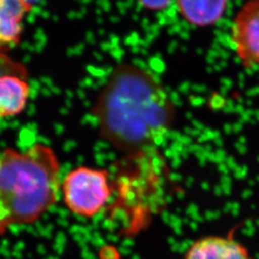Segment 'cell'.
<instances>
[{
  "instance_id": "cell-10",
  "label": "cell",
  "mask_w": 259,
  "mask_h": 259,
  "mask_svg": "<svg viewBox=\"0 0 259 259\" xmlns=\"http://www.w3.org/2000/svg\"><path fill=\"white\" fill-rule=\"evenodd\" d=\"M139 4L143 9L159 12L168 8V6L172 4V2L171 1H139Z\"/></svg>"
},
{
  "instance_id": "cell-7",
  "label": "cell",
  "mask_w": 259,
  "mask_h": 259,
  "mask_svg": "<svg viewBox=\"0 0 259 259\" xmlns=\"http://www.w3.org/2000/svg\"><path fill=\"white\" fill-rule=\"evenodd\" d=\"M26 78L17 75L0 76V118L16 116L24 111L30 97Z\"/></svg>"
},
{
  "instance_id": "cell-8",
  "label": "cell",
  "mask_w": 259,
  "mask_h": 259,
  "mask_svg": "<svg viewBox=\"0 0 259 259\" xmlns=\"http://www.w3.org/2000/svg\"><path fill=\"white\" fill-rule=\"evenodd\" d=\"M177 9L187 23L196 27L212 26L223 19L229 2L221 1H177Z\"/></svg>"
},
{
  "instance_id": "cell-1",
  "label": "cell",
  "mask_w": 259,
  "mask_h": 259,
  "mask_svg": "<svg viewBox=\"0 0 259 259\" xmlns=\"http://www.w3.org/2000/svg\"><path fill=\"white\" fill-rule=\"evenodd\" d=\"M99 134L126 154L155 149L176 121V105L153 72L121 63L97 93L92 109Z\"/></svg>"
},
{
  "instance_id": "cell-3",
  "label": "cell",
  "mask_w": 259,
  "mask_h": 259,
  "mask_svg": "<svg viewBox=\"0 0 259 259\" xmlns=\"http://www.w3.org/2000/svg\"><path fill=\"white\" fill-rule=\"evenodd\" d=\"M113 192L111 175L105 169L76 167L62 181L64 204L70 212L83 219H93L102 212Z\"/></svg>"
},
{
  "instance_id": "cell-2",
  "label": "cell",
  "mask_w": 259,
  "mask_h": 259,
  "mask_svg": "<svg viewBox=\"0 0 259 259\" xmlns=\"http://www.w3.org/2000/svg\"><path fill=\"white\" fill-rule=\"evenodd\" d=\"M61 164L42 143L26 151L0 152V235L12 227L37 222L61 195Z\"/></svg>"
},
{
  "instance_id": "cell-9",
  "label": "cell",
  "mask_w": 259,
  "mask_h": 259,
  "mask_svg": "<svg viewBox=\"0 0 259 259\" xmlns=\"http://www.w3.org/2000/svg\"><path fill=\"white\" fill-rule=\"evenodd\" d=\"M7 74L27 78V68L18 61L12 59L6 52L0 50V76Z\"/></svg>"
},
{
  "instance_id": "cell-4",
  "label": "cell",
  "mask_w": 259,
  "mask_h": 259,
  "mask_svg": "<svg viewBox=\"0 0 259 259\" xmlns=\"http://www.w3.org/2000/svg\"><path fill=\"white\" fill-rule=\"evenodd\" d=\"M231 42L241 65L259 69V0L246 2L237 11L231 28Z\"/></svg>"
},
{
  "instance_id": "cell-5",
  "label": "cell",
  "mask_w": 259,
  "mask_h": 259,
  "mask_svg": "<svg viewBox=\"0 0 259 259\" xmlns=\"http://www.w3.org/2000/svg\"><path fill=\"white\" fill-rule=\"evenodd\" d=\"M184 259H255L250 250L230 235H206L195 240Z\"/></svg>"
},
{
  "instance_id": "cell-6",
  "label": "cell",
  "mask_w": 259,
  "mask_h": 259,
  "mask_svg": "<svg viewBox=\"0 0 259 259\" xmlns=\"http://www.w3.org/2000/svg\"><path fill=\"white\" fill-rule=\"evenodd\" d=\"M34 3L23 0H0V50L6 52L17 46L23 32V19Z\"/></svg>"
}]
</instances>
